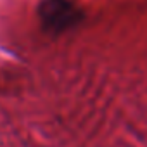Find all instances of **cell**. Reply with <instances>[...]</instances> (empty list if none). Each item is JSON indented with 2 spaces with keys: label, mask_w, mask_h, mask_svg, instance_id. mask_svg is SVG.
I'll list each match as a JSON object with an SVG mask.
<instances>
[{
  "label": "cell",
  "mask_w": 147,
  "mask_h": 147,
  "mask_svg": "<svg viewBox=\"0 0 147 147\" xmlns=\"http://www.w3.org/2000/svg\"><path fill=\"white\" fill-rule=\"evenodd\" d=\"M38 19L45 31L57 35L76 26L83 19V12L73 0H42Z\"/></svg>",
  "instance_id": "cell-1"
}]
</instances>
